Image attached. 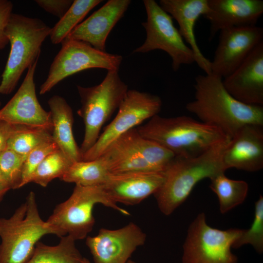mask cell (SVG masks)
Instances as JSON below:
<instances>
[{"label":"cell","instance_id":"6da1fadb","mask_svg":"<svg viewBox=\"0 0 263 263\" xmlns=\"http://www.w3.org/2000/svg\"><path fill=\"white\" fill-rule=\"evenodd\" d=\"M194 89V99L186 104V109L230 138L246 125L263 126V106L236 99L225 89L221 77L212 74L198 75Z\"/></svg>","mask_w":263,"mask_h":263},{"label":"cell","instance_id":"7a4b0ae2","mask_svg":"<svg viewBox=\"0 0 263 263\" xmlns=\"http://www.w3.org/2000/svg\"><path fill=\"white\" fill-rule=\"evenodd\" d=\"M230 138L194 157L175 156L163 172L164 181L154 193L164 214H171L188 198L201 180L225 173L223 157Z\"/></svg>","mask_w":263,"mask_h":263},{"label":"cell","instance_id":"3957f363","mask_svg":"<svg viewBox=\"0 0 263 263\" xmlns=\"http://www.w3.org/2000/svg\"><path fill=\"white\" fill-rule=\"evenodd\" d=\"M136 129L142 136L180 157L197 156L230 138L220 129L185 115L163 117L157 114Z\"/></svg>","mask_w":263,"mask_h":263},{"label":"cell","instance_id":"277c9868","mask_svg":"<svg viewBox=\"0 0 263 263\" xmlns=\"http://www.w3.org/2000/svg\"><path fill=\"white\" fill-rule=\"evenodd\" d=\"M51 28L38 18L12 13L5 29L10 51L1 75L0 94L12 92L24 71L38 59Z\"/></svg>","mask_w":263,"mask_h":263},{"label":"cell","instance_id":"5b68a950","mask_svg":"<svg viewBox=\"0 0 263 263\" xmlns=\"http://www.w3.org/2000/svg\"><path fill=\"white\" fill-rule=\"evenodd\" d=\"M48 234L53 231L41 218L31 191L10 217L0 218V263H26L39 240Z\"/></svg>","mask_w":263,"mask_h":263},{"label":"cell","instance_id":"8992f818","mask_svg":"<svg viewBox=\"0 0 263 263\" xmlns=\"http://www.w3.org/2000/svg\"><path fill=\"white\" fill-rule=\"evenodd\" d=\"M97 204L130 215L110 198L102 186L75 185L71 196L56 207L46 222L53 234L59 237L68 235L75 241L83 239L93 228V209Z\"/></svg>","mask_w":263,"mask_h":263},{"label":"cell","instance_id":"52a82bcc","mask_svg":"<svg viewBox=\"0 0 263 263\" xmlns=\"http://www.w3.org/2000/svg\"><path fill=\"white\" fill-rule=\"evenodd\" d=\"M118 72L108 71L103 81L95 86H77L81 104L77 113L85 126L80 148L82 156L96 142L103 126L118 109L129 90Z\"/></svg>","mask_w":263,"mask_h":263},{"label":"cell","instance_id":"ba28073f","mask_svg":"<svg viewBox=\"0 0 263 263\" xmlns=\"http://www.w3.org/2000/svg\"><path fill=\"white\" fill-rule=\"evenodd\" d=\"M243 230L213 228L207 224L204 213L198 214L188 227L182 263H238L231 248Z\"/></svg>","mask_w":263,"mask_h":263},{"label":"cell","instance_id":"9c48e42d","mask_svg":"<svg viewBox=\"0 0 263 263\" xmlns=\"http://www.w3.org/2000/svg\"><path fill=\"white\" fill-rule=\"evenodd\" d=\"M162 104L161 99L157 95L129 90L116 116L100 133L94 144L82 155V161H91L99 157L121 135L158 114Z\"/></svg>","mask_w":263,"mask_h":263},{"label":"cell","instance_id":"30bf717a","mask_svg":"<svg viewBox=\"0 0 263 263\" xmlns=\"http://www.w3.org/2000/svg\"><path fill=\"white\" fill-rule=\"evenodd\" d=\"M52 63L45 81L40 87L44 94L65 78L82 71L93 68L118 71L121 56L101 51L78 40H64Z\"/></svg>","mask_w":263,"mask_h":263},{"label":"cell","instance_id":"8fae6325","mask_svg":"<svg viewBox=\"0 0 263 263\" xmlns=\"http://www.w3.org/2000/svg\"><path fill=\"white\" fill-rule=\"evenodd\" d=\"M147 20L142 23L146 32L144 43L133 53H145L154 50L166 52L172 60V68L177 71L182 65L195 62L191 48L187 45L172 17L153 0H144Z\"/></svg>","mask_w":263,"mask_h":263},{"label":"cell","instance_id":"7c38bea8","mask_svg":"<svg viewBox=\"0 0 263 263\" xmlns=\"http://www.w3.org/2000/svg\"><path fill=\"white\" fill-rule=\"evenodd\" d=\"M263 39V29L257 25L221 30L218 43L210 61L211 74L222 79L227 77Z\"/></svg>","mask_w":263,"mask_h":263},{"label":"cell","instance_id":"4fadbf2b","mask_svg":"<svg viewBox=\"0 0 263 263\" xmlns=\"http://www.w3.org/2000/svg\"><path fill=\"white\" fill-rule=\"evenodd\" d=\"M38 60L27 69L17 92L0 109V120L8 123L52 131L50 112H47L38 101L34 76Z\"/></svg>","mask_w":263,"mask_h":263},{"label":"cell","instance_id":"5bb4252c","mask_svg":"<svg viewBox=\"0 0 263 263\" xmlns=\"http://www.w3.org/2000/svg\"><path fill=\"white\" fill-rule=\"evenodd\" d=\"M146 239L139 226L131 222L117 229L101 228L97 235L87 237L86 244L94 263H126Z\"/></svg>","mask_w":263,"mask_h":263},{"label":"cell","instance_id":"9a60e30c","mask_svg":"<svg viewBox=\"0 0 263 263\" xmlns=\"http://www.w3.org/2000/svg\"><path fill=\"white\" fill-rule=\"evenodd\" d=\"M223 83L227 91L240 102L263 105V41L237 69L223 79Z\"/></svg>","mask_w":263,"mask_h":263},{"label":"cell","instance_id":"2e32d148","mask_svg":"<svg viewBox=\"0 0 263 263\" xmlns=\"http://www.w3.org/2000/svg\"><path fill=\"white\" fill-rule=\"evenodd\" d=\"M226 169L255 172L263 168V126L247 124L231 138L223 157Z\"/></svg>","mask_w":263,"mask_h":263},{"label":"cell","instance_id":"e0dca14e","mask_svg":"<svg viewBox=\"0 0 263 263\" xmlns=\"http://www.w3.org/2000/svg\"><path fill=\"white\" fill-rule=\"evenodd\" d=\"M203 17L210 23L209 40L228 28L256 26L263 13L262 0H208Z\"/></svg>","mask_w":263,"mask_h":263},{"label":"cell","instance_id":"ac0fdd59","mask_svg":"<svg viewBox=\"0 0 263 263\" xmlns=\"http://www.w3.org/2000/svg\"><path fill=\"white\" fill-rule=\"evenodd\" d=\"M131 2L130 0L108 1L78 24L64 40L82 41L97 50L105 51V44L109 34L123 17Z\"/></svg>","mask_w":263,"mask_h":263},{"label":"cell","instance_id":"d6986e66","mask_svg":"<svg viewBox=\"0 0 263 263\" xmlns=\"http://www.w3.org/2000/svg\"><path fill=\"white\" fill-rule=\"evenodd\" d=\"M164 180L163 172L111 173L102 187L110 198L116 203L134 205L154 194Z\"/></svg>","mask_w":263,"mask_h":263},{"label":"cell","instance_id":"ffe728a7","mask_svg":"<svg viewBox=\"0 0 263 263\" xmlns=\"http://www.w3.org/2000/svg\"><path fill=\"white\" fill-rule=\"evenodd\" d=\"M159 5L178 23V31L192 50L198 66L205 74H211L210 60L201 52L194 32L198 19L208 11V0H160Z\"/></svg>","mask_w":263,"mask_h":263},{"label":"cell","instance_id":"44dd1931","mask_svg":"<svg viewBox=\"0 0 263 263\" xmlns=\"http://www.w3.org/2000/svg\"><path fill=\"white\" fill-rule=\"evenodd\" d=\"M52 122V136L59 149L73 162L82 161V155L73 134L71 107L62 97L55 95L48 101Z\"/></svg>","mask_w":263,"mask_h":263},{"label":"cell","instance_id":"7402d4cb","mask_svg":"<svg viewBox=\"0 0 263 263\" xmlns=\"http://www.w3.org/2000/svg\"><path fill=\"white\" fill-rule=\"evenodd\" d=\"M115 140L143 158L157 172H164L175 156L158 143L142 136L136 128L128 131Z\"/></svg>","mask_w":263,"mask_h":263},{"label":"cell","instance_id":"603a6c76","mask_svg":"<svg viewBox=\"0 0 263 263\" xmlns=\"http://www.w3.org/2000/svg\"><path fill=\"white\" fill-rule=\"evenodd\" d=\"M101 157L112 174L135 171H156L146 160L117 140L112 142Z\"/></svg>","mask_w":263,"mask_h":263},{"label":"cell","instance_id":"cb8c5ba5","mask_svg":"<svg viewBox=\"0 0 263 263\" xmlns=\"http://www.w3.org/2000/svg\"><path fill=\"white\" fill-rule=\"evenodd\" d=\"M75 241L68 235L61 237L54 246L39 241L26 263H82L84 258L76 247Z\"/></svg>","mask_w":263,"mask_h":263},{"label":"cell","instance_id":"d4e9b609","mask_svg":"<svg viewBox=\"0 0 263 263\" xmlns=\"http://www.w3.org/2000/svg\"><path fill=\"white\" fill-rule=\"evenodd\" d=\"M111 174L105 162L99 157L73 163L60 179L82 186H102Z\"/></svg>","mask_w":263,"mask_h":263},{"label":"cell","instance_id":"484cf974","mask_svg":"<svg viewBox=\"0 0 263 263\" xmlns=\"http://www.w3.org/2000/svg\"><path fill=\"white\" fill-rule=\"evenodd\" d=\"M210 180L209 187L218 197L222 214L227 212L245 200L248 191V185L245 181L230 179L225 173Z\"/></svg>","mask_w":263,"mask_h":263},{"label":"cell","instance_id":"4316f807","mask_svg":"<svg viewBox=\"0 0 263 263\" xmlns=\"http://www.w3.org/2000/svg\"><path fill=\"white\" fill-rule=\"evenodd\" d=\"M102 0H75L59 21L51 28L50 40L54 44L61 43L87 14Z\"/></svg>","mask_w":263,"mask_h":263},{"label":"cell","instance_id":"83f0119b","mask_svg":"<svg viewBox=\"0 0 263 263\" xmlns=\"http://www.w3.org/2000/svg\"><path fill=\"white\" fill-rule=\"evenodd\" d=\"M73 163L58 149L49 154L38 165L29 177L28 183L34 182L46 187L53 179H60Z\"/></svg>","mask_w":263,"mask_h":263},{"label":"cell","instance_id":"f1b7e54d","mask_svg":"<svg viewBox=\"0 0 263 263\" xmlns=\"http://www.w3.org/2000/svg\"><path fill=\"white\" fill-rule=\"evenodd\" d=\"M51 131L38 128L18 132L8 140L6 149L25 156L39 146L54 140Z\"/></svg>","mask_w":263,"mask_h":263},{"label":"cell","instance_id":"f546056e","mask_svg":"<svg viewBox=\"0 0 263 263\" xmlns=\"http://www.w3.org/2000/svg\"><path fill=\"white\" fill-rule=\"evenodd\" d=\"M245 244L252 245L258 253L263 252V197L261 195L255 203L254 217L250 228L243 230L232 248H239Z\"/></svg>","mask_w":263,"mask_h":263},{"label":"cell","instance_id":"4dcf8cb0","mask_svg":"<svg viewBox=\"0 0 263 263\" xmlns=\"http://www.w3.org/2000/svg\"><path fill=\"white\" fill-rule=\"evenodd\" d=\"M26 157L7 149L0 153V170L11 189L20 188Z\"/></svg>","mask_w":263,"mask_h":263},{"label":"cell","instance_id":"1f68e13d","mask_svg":"<svg viewBox=\"0 0 263 263\" xmlns=\"http://www.w3.org/2000/svg\"><path fill=\"white\" fill-rule=\"evenodd\" d=\"M59 149L54 141L44 143L31 151L24 161L20 188L28 184L31 175L38 165L50 153Z\"/></svg>","mask_w":263,"mask_h":263},{"label":"cell","instance_id":"d6a6232c","mask_svg":"<svg viewBox=\"0 0 263 263\" xmlns=\"http://www.w3.org/2000/svg\"><path fill=\"white\" fill-rule=\"evenodd\" d=\"M35 1L46 12L60 19L69 9L73 0H36Z\"/></svg>","mask_w":263,"mask_h":263},{"label":"cell","instance_id":"836d02e7","mask_svg":"<svg viewBox=\"0 0 263 263\" xmlns=\"http://www.w3.org/2000/svg\"><path fill=\"white\" fill-rule=\"evenodd\" d=\"M13 5L11 1L0 0V51L9 43L5 29L12 14Z\"/></svg>","mask_w":263,"mask_h":263},{"label":"cell","instance_id":"e575fe53","mask_svg":"<svg viewBox=\"0 0 263 263\" xmlns=\"http://www.w3.org/2000/svg\"><path fill=\"white\" fill-rule=\"evenodd\" d=\"M34 128L21 125H13L0 120V153L6 149L8 140L14 134Z\"/></svg>","mask_w":263,"mask_h":263},{"label":"cell","instance_id":"d590c367","mask_svg":"<svg viewBox=\"0 0 263 263\" xmlns=\"http://www.w3.org/2000/svg\"><path fill=\"white\" fill-rule=\"evenodd\" d=\"M11 189L7 183L4 182H0V202L6 193Z\"/></svg>","mask_w":263,"mask_h":263},{"label":"cell","instance_id":"8d00e7d4","mask_svg":"<svg viewBox=\"0 0 263 263\" xmlns=\"http://www.w3.org/2000/svg\"><path fill=\"white\" fill-rule=\"evenodd\" d=\"M6 182L4 180L3 178V176L2 175V174L1 173V171L0 170V182Z\"/></svg>","mask_w":263,"mask_h":263},{"label":"cell","instance_id":"74e56055","mask_svg":"<svg viewBox=\"0 0 263 263\" xmlns=\"http://www.w3.org/2000/svg\"><path fill=\"white\" fill-rule=\"evenodd\" d=\"M82 263H91V262L87 259L84 258Z\"/></svg>","mask_w":263,"mask_h":263},{"label":"cell","instance_id":"f35d334b","mask_svg":"<svg viewBox=\"0 0 263 263\" xmlns=\"http://www.w3.org/2000/svg\"><path fill=\"white\" fill-rule=\"evenodd\" d=\"M126 263H136L132 260H129Z\"/></svg>","mask_w":263,"mask_h":263},{"label":"cell","instance_id":"ab89813d","mask_svg":"<svg viewBox=\"0 0 263 263\" xmlns=\"http://www.w3.org/2000/svg\"><path fill=\"white\" fill-rule=\"evenodd\" d=\"M0 105H1V102H0Z\"/></svg>","mask_w":263,"mask_h":263}]
</instances>
